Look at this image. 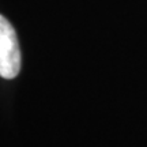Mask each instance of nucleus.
Masks as SVG:
<instances>
[{
    "label": "nucleus",
    "mask_w": 147,
    "mask_h": 147,
    "mask_svg": "<svg viewBox=\"0 0 147 147\" xmlns=\"http://www.w3.org/2000/svg\"><path fill=\"white\" fill-rule=\"evenodd\" d=\"M21 71V49L11 23L0 15V76L14 79Z\"/></svg>",
    "instance_id": "nucleus-1"
}]
</instances>
